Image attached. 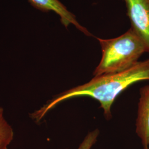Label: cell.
<instances>
[{"label": "cell", "mask_w": 149, "mask_h": 149, "mask_svg": "<svg viewBox=\"0 0 149 149\" xmlns=\"http://www.w3.org/2000/svg\"><path fill=\"white\" fill-rule=\"evenodd\" d=\"M144 149H149V148H148V147H146V148H144Z\"/></svg>", "instance_id": "8"}, {"label": "cell", "mask_w": 149, "mask_h": 149, "mask_svg": "<svg viewBox=\"0 0 149 149\" xmlns=\"http://www.w3.org/2000/svg\"><path fill=\"white\" fill-rule=\"evenodd\" d=\"M97 39L101 47L102 57L93 72L95 76L128 69L146 52L144 43L131 28L118 37Z\"/></svg>", "instance_id": "2"}, {"label": "cell", "mask_w": 149, "mask_h": 149, "mask_svg": "<svg viewBox=\"0 0 149 149\" xmlns=\"http://www.w3.org/2000/svg\"><path fill=\"white\" fill-rule=\"evenodd\" d=\"M149 80V58L139 61L132 68L114 74L95 76L89 82L65 91L55 97L33 117L40 120L50 109L60 102L81 96H88L100 102L107 119L112 117L111 108L117 96L128 87L142 81Z\"/></svg>", "instance_id": "1"}, {"label": "cell", "mask_w": 149, "mask_h": 149, "mask_svg": "<svg viewBox=\"0 0 149 149\" xmlns=\"http://www.w3.org/2000/svg\"><path fill=\"white\" fill-rule=\"evenodd\" d=\"M34 8L44 13L54 12L60 17L61 24L65 28L73 25L86 36H93L90 31L82 26L77 20L76 16L67 8L59 0H28Z\"/></svg>", "instance_id": "4"}, {"label": "cell", "mask_w": 149, "mask_h": 149, "mask_svg": "<svg viewBox=\"0 0 149 149\" xmlns=\"http://www.w3.org/2000/svg\"><path fill=\"white\" fill-rule=\"evenodd\" d=\"M13 130L6 120L3 110L0 107V149H8V146L13 139Z\"/></svg>", "instance_id": "6"}, {"label": "cell", "mask_w": 149, "mask_h": 149, "mask_svg": "<svg viewBox=\"0 0 149 149\" xmlns=\"http://www.w3.org/2000/svg\"><path fill=\"white\" fill-rule=\"evenodd\" d=\"M136 132L144 148L149 145V86L140 90Z\"/></svg>", "instance_id": "5"}, {"label": "cell", "mask_w": 149, "mask_h": 149, "mask_svg": "<svg viewBox=\"0 0 149 149\" xmlns=\"http://www.w3.org/2000/svg\"><path fill=\"white\" fill-rule=\"evenodd\" d=\"M131 28L144 43L149 53V0H124Z\"/></svg>", "instance_id": "3"}, {"label": "cell", "mask_w": 149, "mask_h": 149, "mask_svg": "<svg viewBox=\"0 0 149 149\" xmlns=\"http://www.w3.org/2000/svg\"><path fill=\"white\" fill-rule=\"evenodd\" d=\"M99 135V130L96 129L86 135L83 141L80 144L78 149H91L92 146L96 143L98 136Z\"/></svg>", "instance_id": "7"}]
</instances>
